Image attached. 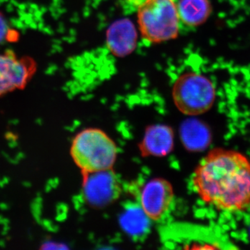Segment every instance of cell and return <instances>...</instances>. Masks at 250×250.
I'll list each match as a JSON object with an SVG mask.
<instances>
[{"mask_svg":"<svg viewBox=\"0 0 250 250\" xmlns=\"http://www.w3.org/2000/svg\"><path fill=\"white\" fill-rule=\"evenodd\" d=\"M19 38L18 31L11 27L4 15L0 12V46L17 41Z\"/></svg>","mask_w":250,"mask_h":250,"instance_id":"obj_13","label":"cell"},{"mask_svg":"<svg viewBox=\"0 0 250 250\" xmlns=\"http://www.w3.org/2000/svg\"><path fill=\"white\" fill-rule=\"evenodd\" d=\"M192 182L200 198L218 209L239 211L250 206V160L241 152L212 149L199 163Z\"/></svg>","mask_w":250,"mask_h":250,"instance_id":"obj_1","label":"cell"},{"mask_svg":"<svg viewBox=\"0 0 250 250\" xmlns=\"http://www.w3.org/2000/svg\"><path fill=\"white\" fill-rule=\"evenodd\" d=\"M174 192L170 182L162 178L151 179L140 192V206L149 218L158 220L170 208Z\"/></svg>","mask_w":250,"mask_h":250,"instance_id":"obj_7","label":"cell"},{"mask_svg":"<svg viewBox=\"0 0 250 250\" xmlns=\"http://www.w3.org/2000/svg\"><path fill=\"white\" fill-rule=\"evenodd\" d=\"M173 146V130L167 125H155L146 130L139 149L143 156H164L172 150Z\"/></svg>","mask_w":250,"mask_h":250,"instance_id":"obj_9","label":"cell"},{"mask_svg":"<svg viewBox=\"0 0 250 250\" xmlns=\"http://www.w3.org/2000/svg\"><path fill=\"white\" fill-rule=\"evenodd\" d=\"M35 61L18 56L12 50L0 53V97L15 90H22L36 73Z\"/></svg>","mask_w":250,"mask_h":250,"instance_id":"obj_5","label":"cell"},{"mask_svg":"<svg viewBox=\"0 0 250 250\" xmlns=\"http://www.w3.org/2000/svg\"><path fill=\"white\" fill-rule=\"evenodd\" d=\"M177 6L180 20L190 27L205 24L212 14L210 0H179Z\"/></svg>","mask_w":250,"mask_h":250,"instance_id":"obj_10","label":"cell"},{"mask_svg":"<svg viewBox=\"0 0 250 250\" xmlns=\"http://www.w3.org/2000/svg\"><path fill=\"white\" fill-rule=\"evenodd\" d=\"M149 217L141 206L129 205L122 213L120 222L123 229L131 236H141L149 226Z\"/></svg>","mask_w":250,"mask_h":250,"instance_id":"obj_12","label":"cell"},{"mask_svg":"<svg viewBox=\"0 0 250 250\" xmlns=\"http://www.w3.org/2000/svg\"><path fill=\"white\" fill-rule=\"evenodd\" d=\"M138 34L132 21L127 18L112 23L106 34V45L116 57H126L132 53L137 45Z\"/></svg>","mask_w":250,"mask_h":250,"instance_id":"obj_8","label":"cell"},{"mask_svg":"<svg viewBox=\"0 0 250 250\" xmlns=\"http://www.w3.org/2000/svg\"><path fill=\"white\" fill-rule=\"evenodd\" d=\"M215 95L211 81L196 72L182 74L172 87L174 104L187 116H199L208 111L215 103Z\"/></svg>","mask_w":250,"mask_h":250,"instance_id":"obj_4","label":"cell"},{"mask_svg":"<svg viewBox=\"0 0 250 250\" xmlns=\"http://www.w3.org/2000/svg\"><path fill=\"white\" fill-rule=\"evenodd\" d=\"M181 138L187 149L201 151L207 147L210 141L208 129L196 120H188L181 126Z\"/></svg>","mask_w":250,"mask_h":250,"instance_id":"obj_11","label":"cell"},{"mask_svg":"<svg viewBox=\"0 0 250 250\" xmlns=\"http://www.w3.org/2000/svg\"><path fill=\"white\" fill-rule=\"evenodd\" d=\"M70 153L82 172H93L112 169L118 149L116 143L102 130L86 129L75 136Z\"/></svg>","mask_w":250,"mask_h":250,"instance_id":"obj_2","label":"cell"},{"mask_svg":"<svg viewBox=\"0 0 250 250\" xmlns=\"http://www.w3.org/2000/svg\"><path fill=\"white\" fill-rule=\"evenodd\" d=\"M83 193L85 201L98 208L106 207L121 195L119 180L112 169L83 172Z\"/></svg>","mask_w":250,"mask_h":250,"instance_id":"obj_6","label":"cell"},{"mask_svg":"<svg viewBox=\"0 0 250 250\" xmlns=\"http://www.w3.org/2000/svg\"><path fill=\"white\" fill-rule=\"evenodd\" d=\"M179 20L178 6L174 0H143L138 8L141 36L152 43L177 39Z\"/></svg>","mask_w":250,"mask_h":250,"instance_id":"obj_3","label":"cell"}]
</instances>
